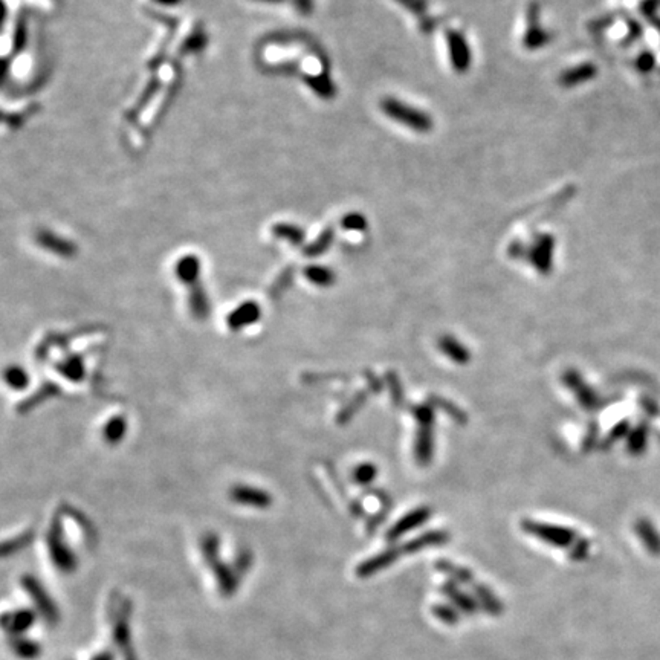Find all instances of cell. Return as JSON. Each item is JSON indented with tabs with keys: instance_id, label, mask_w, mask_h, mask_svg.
<instances>
[{
	"instance_id": "obj_1",
	"label": "cell",
	"mask_w": 660,
	"mask_h": 660,
	"mask_svg": "<svg viewBox=\"0 0 660 660\" xmlns=\"http://www.w3.org/2000/svg\"><path fill=\"white\" fill-rule=\"evenodd\" d=\"M415 417L419 422V431L416 437V457L419 463L427 464L432 457V422L435 415L428 405H422L415 410Z\"/></svg>"
},
{
	"instance_id": "obj_2",
	"label": "cell",
	"mask_w": 660,
	"mask_h": 660,
	"mask_svg": "<svg viewBox=\"0 0 660 660\" xmlns=\"http://www.w3.org/2000/svg\"><path fill=\"white\" fill-rule=\"evenodd\" d=\"M382 107H384V112L388 116L395 118V120L400 121L411 128H416V131L425 132L431 127V121L428 116H425L424 113H420L415 109H411V107L405 104H400L395 100H388L382 103Z\"/></svg>"
},
{
	"instance_id": "obj_3",
	"label": "cell",
	"mask_w": 660,
	"mask_h": 660,
	"mask_svg": "<svg viewBox=\"0 0 660 660\" xmlns=\"http://www.w3.org/2000/svg\"><path fill=\"white\" fill-rule=\"evenodd\" d=\"M523 527L527 532L537 535L539 539L546 541L549 544L566 547L573 539H575V532L567 527H559L554 524H544L537 522H524Z\"/></svg>"
},
{
	"instance_id": "obj_4",
	"label": "cell",
	"mask_w": 660,
	"mask_h": 660,
	"mask_svg": "<svg viewBox=\"0 0 660 660\" xmlns=\"http://www.w3.org/2000/svg\"><path fill=\"white\" fill-rule=\"evenodd\" d=\"M49 544L52 550V558L54 561H56V564L63 570H72L75 567V557L72 555V552L64 546L63 539L60 537V524L57 523H54V527L51 530Z\"/></svg>"
},
{
	"instance_id": "obj_5",
	"label": "cell",
	"mask_w": 660,
	"mask_h": 660,
	"mask_svg": "<svg viewBox=\"0 0 660 660\" xmlns=\"http://www.w3.org/2000/svg\"><path fill=\"white\" fill-rule=\"evenodd\" d=\"M231 499L235 503L251 506V507H258V509H263V507H268L270 504V495L268 492L262 489L251 488V486H243V484H239V486H235V488H233Z\"/></svg>"
},
{
	"instance_id": "obj_6",
	"label": "cell",
	"mask_w": 660,
	"mask_h": 660,
	"mask_svg": "<svg viewBox=\"0 0 660 660\" xmlns=\"http://www.w3.org/2000/svg\"><path fill=\"white\" fill-rule=\"evenodd\" d=\"M258 318H260V308L257 303L248 301L230 313L228 326L233 330H239L243 326H250V324L258 321Z\"/></svg>"
},
{
	"instance_id": "obj_7",
	"label": "cell",
	"mask_w": 660,
	"mask_h": 660,
	"mask_svg": "<svg viewBox=\"0 0 660 660\" xmlns=\"http://www.w3.org/2000/svg\"><path fill=\"white\" fill-rule=\"evenodd\" d=\"M430 517H431V511L427 509V507H419V509L411 511L408 515L400 518V520L393 526V529L387 535L388 539H396L402 534L410 532L411 529H415L420 526L422 523H425Z\"/></svg>"
},
{
	"instance_id": "obj_8",
	"label": "cell",
	"mask_w": 660,
	"mask_h": 660,
	"mask_svg": "<svg viewBox=\"0 0 660 660\" xmlns=\"http://www.w3.org/2000/svg\"><path fill=\"white\" fill-rule=\"evenodd\" d=\"M199 273H200L199 258L194 255H186L183 258H181L176 265V275L182 283H187V285L198 283Z\"/></svg>"
},
{
	"instance_id": "obj_9",
	"label": "cell",
	"mask_w": 660,
	"mask_h": 660,
	"mask_svg": "<svg viewBox=\"0 0 660 660\" xmlns=\"http://www.w3.org/2000/svg\"><path fill=\"white\" fill-rule=\"evenodd\" d=\"M439 349L457 364H467L471 360L469 350L452 337H443L439 341Z\"/></svg>"
},
{
	"instance_id": "obj_10",
	"label": "cell",
	"mask_w": 660,
	"mask_h": 660,
	"mask_svg": "<svg viewBox=\"0 0 660 660\" xmlns=\"http://www.w3.org/2000/svg\"><path fill=\"white\" fill-rule=\"evenodd\" d=\"M34 613H31L29 610H19L16 613H11V616H5V626L11 630L13 634H20L26 631L29 626L34 622Z\"/></svg>"
},
{
	"instance_id": "obj_11",
	"label": "cell",
	"mask_w": 660,
	"mask_h": 660,
	"mask_svg": "<svg viewBox=\"0 0 660 660\" xmlns=\"http://www.w3.org/2000/svg\"><path fill=\"white\" fill-rule=\"evenodd\" d=\"M25 587H28V592L31 593V596L34 598L36 604L39 602L41 613L45 614L46 618H52V616L56 614V610H54V605H52L51 601L46 598V593L43 592V589H41L40 584L36 582L34 579L26 578V579H25Z\"/></svg>"
},
{
	"instance_id": "obj_12",
	"label": "cell",
	"mask_w": 660,
	"mask_h": 660,
	"mask_svg": "<svg viewBox=\"0 0 660 660\" xmlns=\"http://www.w3.org/2000/svg\"><path fill=\"white\" fill-rule=\"evenodd\" d=\"M190 292H191V294H190V308L193 310V315L202 320V318L207 317V313L210 312L208 298H207V295H205L203 289L198 283L191 285Z\"/></svg>"
},
{
	"instance_id": "obj_13",
	"label": "cell",
	"mask_w": 660,
	"mask_h": 660,
	"mask_svg": "<svg viewBox=\"0 0 660 660\" xmlns=\"http://www.w3.org/2000/svg\"><path fill=\"white\" fill-rule=\"evenodd\" d=\"M552 248H554V245H552V239L546 237V239H543L538 243V246L534 251V257H532L534 263L538 268V270H541L543 274L549 273V268L552 265Z\"/></svg>"
},
{
	"instance_id": "obj_14",
	"label": "cell",
	"mask_w": 660,
	"mask_h": 660,
	"mask_svg": "<svg viewBox=\"0 0 660 660\" xmlns=\"http://www.w3.org/2000/svg\"><path fill=\"white\" fill-rule=\"evenodd\" d=\"M39 242L41 246H45L46 250L52 251V253H56V254H61V255H72L73 253V246L68 242H64L63 239H59V237L56 235H52L49 233H45V234H40L39 235Z\"/></svg>"
},
{
	"instance_id": "obj_15",
	"label": "cell",
	"mask_w": 660,
	"mask_h": 660,
	"mask_svg": "<svg viewBox=\"0 0 660 660\" xmlns=\"http://www.w3.org/2000/svg\"><path fill=\"white\" fill-rule=\"evenodd\" d=\"M447 539H448V535H447L445 532H428V534H425V535L419 537L417 539L411 541V543H408V544L405 546V550H407V552H417V550L422 549V547L445 543Z\"/></svg>"
},
{
	"instance_id": "obj_16",
	"label": "cell",
	"mask_w": 660,
	"mask_h": 660,
	"mask_svg": "<svg viewBox=\"0 0 660 660\" xmlns=\"http://www.w3.org/2000/svg\"><path fill=\"white\" fill-rule=\"evenodd\" d=\"M305 275L312 281L313 285H318V286H330L333 285V280H335V274L332 273V270H329L328 268H323V266H309L306 269Z\"/></svg>"
},
{
	"instance_id": "obj_17",
	"label": "cell",
	"mask_w": 660,
	"mask_h": 660,
	"mask_svg": "<svg viewBox=\"0 0 660 660\" xmlns=\"http://www.w3.org/2000/svg\"><path fill=\"white\" fill-rule=\"evenodd\" d=\"M126 435V420L124 417H115L107 422L104 428V437L109 443H118Z\"/></svg>"
},
{
	"instance_id": "obj_18",
	"label": "cell",
	"mask_w": 660,
	"mask_h": 660,
	"mask_svg": "<svg viewBox=\"0 0 660 660\" xmlns=\"http://www.w3.org/2000/svg\"><path fill=\"white\" fill-rule=\"evenodd\" d=\"M5 381L11 388H14V390H21V388H25L28 385L29 377L24 369L14 365V367H9V369L5 372Z\"/></svg>"
},
{
	"instance_id": "obj_19",
	"label": "cell",
	"mask_w": 660,
	"mask_h": 660,
	"mask_svg": "<svg viewBox=\"0 0 660 660\" xmlns=\"http://www.w3.org/2000/svg\"><path fill=\"white\" fill-rule=\"evenodd\" d=\"M376 468L373 467L372 463H362L360 464L358 468L355 469L353 472V479L361 483V484H367V483H370L375 477H376Z\"/></svg>"
},
{
	"instance_id": "obj_20",
	"label": "cell",
	"mask_w": 660,
	"mask_h": 660,
	"mask_svg": "<svg viewBox=\"0 0 660 660\" xmlns=\"http://www.w3.org/2000/svg\"><path fill=\"white\" fill-rule=\"evenodd\" d=\"M61 372H63L64 375H66L68 377H71L72 381H80V377L83 376V365H81V361L77 360V358H73V360L68 361L66 364H63Z\"/></svg>"
},
{
	"instance_id": "obj_21",
	"label": "cell",
	"mask_w": 660,
	"mask_h": 660,
	"mask_svg": "<svg viewBox=\"0 0 660 660\" xmlns=\"http://www.w3.org/2000/svg\"><path fill=\"white\" fill-rule=\"evenodd\" d=\"M274 231H275L277 235L285 237V239H289V240H292L294 243L300 242V240H301V237H303L301 231L297 230L295 226H290V225H278V226H275V230H274Z\"/></svg>"
},
{
	"instance_id": "obj_22",
	"label": "cell",
	"mask_w": 660,
	"mask_h": 660,
	"mask_svg": "<svg viewBox=\"0 0 660 660\" xmlns=\"http://www.w3.org/2000/svg\"><path fill=\"white\" fill-rule=\"evenodd\" d=\"M16 651L19 656L29 659V657H34L39 654V645L34 642H29L26 639H20L16 645Z\"/></svg>"
},
{
	"instance_id": "obj_23",
	"label": "cell",
	"mask_w": 660,
	"mask_h": 660,
	"mask_svg": "<svg viewBox=\"0 0 660 660\" xmlns=\"http://www.w3.org/2000/svg\"><path fill=\"white\" fill-rule=\"evenodd\" d=\"M364 402H365V393H361L358 397L353 399L350 405L340 415V422H347L353 416V413H356V411L362 407Z\"/></svg>"
},
{
	"instance_id": "obj_24",
	"label": "cell",
	"mask_w": 660,
	"mask_h": 660,
	"mask_svg": "<svg viewBox=\"0 0 660 660\" xmlns=\"http://www.w3.org/2000/svg\"><path fill=\"white\" fill-rule=\"evenodd\" d=\"M330 240H332V231H326V234H323V237L320 240H317L315 243H313L309 248L308 254H320V253H323L329 246Z\"/></svg>"
},
{
	"instance_id": "obj_25",
	"label": "cell",
	"mask_w": 660,
	"mask_h": 660,
	"mask_svg": "<svg viewBox=\"0 0 660 660\" xmlns=\"http://www.w3.org/2000/svg\"><path fill=\"white\" fill-rule=\"evenodd\" d=\"M345 220H349V222H345V226H347V228H364V222L360 215H350V218H347Z\"/></svg>"
},
{
	"instance_id": "obj_26",
	"label": "cell",
	"mask_w": 660,
	"mask_h": 660,
	"mask_svg": "<svg viewBox=\"0 0 660 660\" xmlns=\"http://www.w3.org/2000/svg\"><path fill=\"white\" fill-rule=\"evenodd\" d=\"M92 660H112V656L107 654V653H101L98 656H95Z\"/></svg>"
},
{
	"instance_id": "obj_27",
	"label": "cell",
	"mask_w": 660,
	"mask_h": 660,
	"mask_svg": "<svg viewBox=\"0 0 660 660\" xmlns=\"http://www.w3.org/2000/svg\"><path fill=\"white\" fill-rule=\"evenodd\" d=\"M158 2H162V4H175L176 0H158Z\"/></svg>"
},
{
	"instance_id": "obj_28",
	"label": "cell",
	"mask_w": 660,
	"mask_h": 660,
	"mask_svg": "<svg viewBox=\"0 0 660 660\" xmlns=\"http://www.w3.org/2000/svg\"><path fill=\"white\" fill-rule=\"evenodd\" d=\"M270 2H274V0H270Z\"/></svg>"
}]
</instances>
